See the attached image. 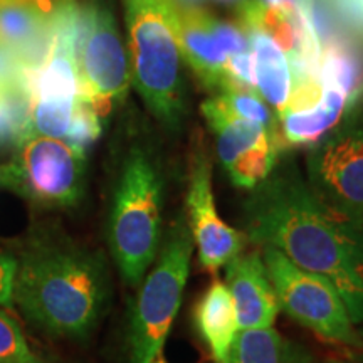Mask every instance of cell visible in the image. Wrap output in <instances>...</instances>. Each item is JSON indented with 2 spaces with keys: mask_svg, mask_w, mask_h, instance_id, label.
Masks as SVG:
<instances>
[{
  "mask_svg": "<svg viewBox=\"0 0 363 363\" xmlns=\"http://www.w3.org/2000/svg\"><path fill=\"white\" fill-rule=\"evenodd\" d=\"M192 321L214 363H229L240 326L234 299L224 281H212L203 289L194 305Z\"/></svg>",
  "mask_w": 363,
  "mask_h": 363,
  "instance_id": "cell-15",
  "label": "cell"
},
{
  "mask_svg": "<svg viewBox=\"0 0 363 363\" xmlns=\"http://www.w3.org/2000/svg\"><path fill=\"white\" fill-rule=\"evenodd\" d=\"M201 110L216 136L217 155L234 187L252 190L264 182L283 155L279 136L235 115L217 94L206 99Z\"/></svg>",
  "mask_w": 363,
  "mask_h": 363,
  "instance_id": "cell-10",
  "label": "cell"
},
{
  "mask_svg": "<svg viewBox=\"0 0 363 363\" xmlns=\"http://www.w3.org/2000/svg\"><path fill=\"white\" fill-rule=\"evenodd\" d=\"M26 88V67L12 49L0 44V91Z\"/></svg>",
  "mask_w": 363,
  "mask_h": 363,
  "instance_id": "cell-22",
  "label": "cell"
},
{
  "mask_svg": "<svg viewBox=\"0 0 363 363\" xmlns=\"http://www.w3.org/2000/svg\"><path fill=\"white\" fill-rule=\"evenodd\" d=\"M220 4H234V2H240V0H217Z\"/></svg>",
  "mask_w": 363,
  "mask_h": 363,
  "instance_id": "cell-29",
  "label": "cell"
},
{
  "mask_svg": "<svg viewBox=\"0 0 363 363\" xmlns=\"http://www.w3.org/2000/svg\"><path fill=\"white\" fill-rule=\"evenodd\" d=\"M283 360L284 363H318L316 357L305 345L294 342V340H286L283 343Z\"/></svg>",
  "mask_w": 363,
  "mask_h": 363,
  "instance_id": "cell-24",
  "label": "cell"
},
{
  "mask_svg": "<svg viewBox=\"0 0 363 363\" xmlns=\"http://www.w3.org/2000/svg\"><path fill=\"white\" fill-rule=\"evenodd\" d=\"M153 363H169L167 360H163V358H158V360H155Z\"/></svg>",
  "mask_w": 363,
  "mask_h": 363,
  "instance_id": "cell-30",
  "label": "cell"
},
{
  "mask_svg": "<svg viewBox=\"0 0 363 363\" xmlns=\"http://www.w3.org/2000/svg\"><path fill=\"white\" fill-rule=\"evenodd\" d=\"M185 206V219L203 269H220L244 251L247 244L246 235L242 230L227 224L217 211L212 163L202 152L194 157L190 167Z\"/></svg>",
  "mask_w": 363,
  "mask_h": 363,
  "instance_id": "cell-11",
  "label": "cell"
},
{
  "mask_svg": "<svg viewBox=\"0 0 363 363\" xmlns=\"http://www.w3.org/2000/svg\"><path fill=\"white\" fill-rule=\"evenodd\" d=\"M247 242L269 246L337 286L352 320L363 326V217L326 206L293 158L281 155L242 206Z\"/></svg>",
  "mask_w": 363,
  "mask_h": 363,
  "instance_id": "cell-1",
  "label": "cell"
},
{
  "mask_svg": "<svg viewBox=\"0 0 363 363\" xmlns=\"http://www.w3.org/2000/svg\"><path fill=\"white\" fill-rule=\"evenodd\" d=\"M81 98H30L29 125L30 135L65 140L78 111Z\"/></svg>",
  "mask_w": 363,
  "mask_h": 363,
  "instance_id": "cell-18",
  "label": "cell"
},
{
  "mask_svg": "<svg viewBox=\"0 0 363 363\" xmlns=\"http://www.w3.org/2000/svg\"><path fill=\"white\" fill-rule=\"evenodd\" d=\"M358 331H360L362 345H360V348H358V350L348 353V358H350V360L355 362V363H363V326H358Z\"/></svg>",
  "mask_w": 363,
  "mask_h": 363,
  "instance_id": "cell-27",
  "label": "cell"
},
{
  "mask_svg": "<svg viewBox=\"0 0 363 363\" xmlns=\"http://www.w3.org/2000/svg\"><path fill=\"white\" fill-rule=\"evenodd\" d=\"M123 4L131 83L153 116L170 131H179L187 108L172 0Z\"/></svg>",
  "mask_w": 363,
  "mask_h": 363,
  "instance_id": "cell-4",
  "label": "cell"
},
{
  "mask_svg": "<svg viewBox=\"0 0 363 363\" xmlns=\"http://www.w3.org/2000/svg\"><path fill=\"white\" fill-rule=\"evenodd\" d=\"M74 57L83 96L106 116L128 93L131 66L115 13L104 0L78 2Z\"/></svg>",
  "mask_w": 363,
  "mask_h": 363,
  "instance_id": "cell-8",
  "label": "cell"
},
{
  "mask_svg": "<svg viewBox=\"0 0 363 363\" xmlns=\"http://www.w3.org/2000/svg\"><path fill=\"white\" fill-rule=\"evenodd\" d=\"M342 363H355V362H352L350 358H347V360H342Z\"/></svg>",
  "mask_w": 363,
  "mask_h": 363,
  "instance_id": "cell-32",
  "label": "cell"
},
{
  "mask_svg": "<svg viewBox=\"0 0 363 363\" xmlns=\"http://www.w3.org/2000/svg\"><path fill=\"white\" fill-rule=\"evenodd\" d=\"M305 179L326 206L363 217V111L353 106L306 155Z\"/></svg>",
  "mask_w": 363,
  "mask_h": 363,
  "instance_id": "cell-9",
  "label": "cell"
},
{
  "mask_svg": "<svg viewBox=\"0 0 363 363\" xmlns=\"http://www.w3.org/2000/svg\"><path fill=\"white\" fill-rule=\"evenodd\" d=\"M264 266L284 311L299 326L347 353L360 348L362 338L337 286L299 267L274 247H259Z\"/></svg>",
  "mask_w": 363,
  "mask_h": 363,
  "instance_id": "cell-6",
  "label": "cell"
},
{
  "mask_svg": "<svg viewBox=\"0 0 363 363\" xmlns=\"http://www.w3.org/2000/svg\"><path fill=\"white\" fill-rule=\"evenodd\" d=\"M17 269V259L7 254L0 252V306L11 308L12 289H13V276Z\"/></svg>",
  "mask_w": 363,
  "mask_h": 363,
  "instance_id": "cell-23",
  "label": "cell"
},
{
  "mask_svg": "<svg viewBox=\"0 0 363 363\" xmlns=\"http://www.w3.org/2000/svg\"><path fill=\"white\" fill-rule=\"evenodd\" d=\"M52 43V13L26 0H0V44L21 57L27 71L43 65Z\"/></svg>",
  "mask_w": 363,
  "mask_h": 363,
  "instance_id": "cell-14",
  "label": "cell"
},
{
  "mask_svg": "<svg viewBox=\"0 0 363 363\" xmlns=\"http://www.w3.org/2000/svg\"><path fill=\"white\" fill-rule=\"evenodd\" d=\"M0 363H44L6 311H0Z\"/></svg>",
  "mask_w": 363,
  "mask_h": 363,
  "instance_id": "cell-21",
  "label": "cell"
},
{
  "mask_svg": "<svg viewBox=\"0 0 363 363\" xmlns=\"http://www.w3.org/2000/svg\"><path fill=\"white\" fill-rule=\"evenodd\" d=\"M325 363H342V360H326Z\"/></svg>",
  "mask_w": 363,
  "mask_h": 363,
  "instance_id": "cell-31",
  "label": "cell"
},
{
  "mask_svg": "<svg viewBox=\"0 0 363 363\" xmlns=\"http://www.w3.org/2000/svg\"><path fill=\"white\" fill-rule=\"evenodd\" d=\"M165 177L152 150L133 145L121 162L108 216V246L120 278L138 288L162 246Z\"/></svg>",
  "mask_w": 363,
  "mask_h": 363,
  "instance_id": "cell-3",
  "label": "cell"
},
{
  "mask_svg": "<svg viewBox=\"0 0 363 363\" xmlns=\"http://www.w3.org/2000/svg\"><path fill=\"white\" fill-rule=\"evenodd\" d=\"M283 343L274 328L242 330L229 363H284Z\"/></svg>",
  "mask_w": 363,
  "mask_h": 363,
  "instance_id": "cell-20",
  "label": "cell"
},
{
  "mask_svg": "<svg viewBox=\"0 0 363 363\" xmlns=\"http://www.w3.org/2000/svg\"><path fill=\"white\" fill-rule=\"evenodd\" d=\"M194 249L182 212L172 222L157 259L138 286L128 325L131 363H153L160 358L187 288Z\"/></svg>",
  "mask_w": 363,
  "mask_h": 363,
  "instance_id": "cell-5",
  "label": "cell"
},
{
  "mask_svg": "<svg viewBox=\"0 0 363 363\" xmlns=\"http://www.w3.org/2000/svg\"><path fill=\"white\" fill-rule=\"evenodd\" d=\"M110 296L104 257L67 238H35L17 259L12 301L52 337L88 338L106 313Z\"/></svg>",
  "mask_w": 363,
  "mask_h": 363,
  "instance_id": "cell-2",
  "label": "cell"
},
{
  "mask_svg": "<svg viewBox=\"0 0 363 363\" xmlns=\"http://www.w3.org/2000/svg\"><path fill=\"white\" fill-rule=\"evenodd\" d=\"M259 2L266 4V6L271 7H283V9H291L296 7L299 0H259Z\"/></svg>",
  "mask_w": 363,
  "mask_h": 363,
  "instance_id": "cell-26",
  "label": "cell"
},
{
  "mask_svg": "<svg viewBox=\"0 0 363 363\" xmlns=\"http://www.w3.org/2000/svg\"><path fill=\"white\" fill-rule=\"evenodd\" d=\"M224 269V283L234 299L240 331L274 328L281 308L259 247L242 251Z\"/></svg>",
  "mask_w": 363,
  "mask_h": 363,
  "instance_id": "cell-12",
  "label": "cell"
},
{
  "mask_svg": "<svg viewBox=\"0 0 363 363\" xmlns=\"http://www.w3.org/2000/svg\"><path fill=\"white\" fill-rule=\"evenodd\" d=\"M251 44L254 83L261 98L281 116L288 106L293 89V74L288 56L274 39L256 26H239Z\"/></svg>",
  "mask_w": 363,
  "mask_h": 363,
  "instance_id": "cell-17",
  "label": "cell"
},
{
  "mask_svg": "<svg viewBox=\"0 0 363 363\" xmlns=\"http://www.w3.org/2000/svg\"><path fill=\"white\" fill-rule=\"evenodd\" d=\"M26 2L34 4V6H38L39 9H43L44 12L52 13L54 9H56V6L59 4V0H26Z\"/></svg>",
  "mask_w": 363,
  "mask_h": 363,
  "instance_id": "cell-25",
  "label": "cell"
},
{
  "mask_svg": "<svg viewBox=\"0 0 363 363\" xmlns=\"http://www.w3.org/2000/svg\"><path fill=\"white\" fill-rule=\"evenodd\" d=\"M0 187L39 207L71 208L86 190V153L62 140L30 135L0 165Z\"/></svg>",
  "mask_w": 363,
  "mask_h": 363,
  "instance_id": "cell-7",
  "label": "cell"
},
{
  "mask_svg": "<svg viewBox=\"0 0 363 363\" xmlns=\"http://www.w3.org/2000/svg\"><path fill=\"white\" fill-rule=\"evenodd\" d=\"M177 6H185V7H202L203 0H172Z\"/></svg>",
  "mask_w": 363,
  "mask_h": 363,
  "instance_id": "cell-28",
  "label": "cell"
},
{
  "mask_svg": "<svg viewBox=\"0 0 363 363\" xmlns=\"http://www.w3.org/2000/svg\"><path fill=\"white\" fill-rule=\"evenodd\" d=\"M172 6L182 59L203 88L217 93L233 79L227 72V54L212 27L214 13L202 7L177 6L175 2H172Z\"/></svg>",
  "mask_w": 363,
  "mask_h": 363,
  "instance_id": "cell-13",
  "label": "cell"
},
{
  "mask_svg": "<svg viewBox=\"0 0 363 363\" xmlns=\"http://www.w3.org/2000/svg\"><path fill=\"white\" fill-rule=\"evenodd\" d=\"M352 110L350 98L337 88L321 86V96L310 106L286 110L278 118L279 138L284 147H311L340 125Z\"/></svg>",
  "mask_w": 363,
  "mask_h": 363,
  "instance_id": "cell-16",
  "label": "cell"
},
{
  "mask_svg": "<svg viewBox=\"0 0 363 363\" xmlns=\"http://www.w3.org/2000/svg\"><path fill=\"white\" fill-rule=\"evenodd\" d=\"M27 136H30V125L26 88L0 91V153L13 152Z\"/></svg>",
  "mask_w": 363,
  "mask_h": 363,
  "instance_id": "cell-19",
  "label": "cell"
}]
</instances>
